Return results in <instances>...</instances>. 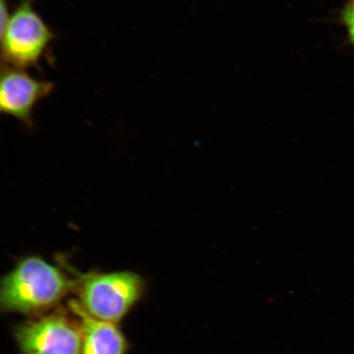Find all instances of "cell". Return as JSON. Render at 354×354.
Instances as JSON below:
<instances>
[{
    "label": "cell",
    "instance_id": "obj_2",
    "mask_svg": "<svg viewBox=\"0 0 354 354\" xmlns=\"http://www.w3.org/2000/svg\"><path fill=\"white\" fill-rule=\"evenodd\" d=\"M73 271L74 300L88 315L101 321L118 324L147 290L145 278L134 272Z\"/></svg>",
    "mask_w": 354,
    "mask_h": 354
},
{
    "label": "cell",
    "instance_id": "obj_6",
    "mask_svg": "<svg viewBox=\"0 0 354 354\" xmlns=\"http://www.w3.org/2000/svg\"><path fill=\"white\" fill-rule=\"evenodd\" d=\"M68 308L82 330L81 354H127L130 345L118 323L96 319L71 300Z\"/></svg>",
    "mask_w": 354,
    "mask_h": 354
},
{
    "label": "cell",
    "instance_id": "obj_7",
    "mask_svg": "<svg viewBox=\"0 0 354 354\" xmlns=\"http://www.w3.org/2000/svg\"><path fill=\"white\" fill-rule=\"evenodd\" d=\"M339 21L346 30L349 44L354 48V0H347L344 3Z\"/></svg>",
    "mask_w": 354,
    "mask_h": 354
},
{
    "label": "cell",
    "instance_id": "obj_8",
    "mask_svg": "<svg viewBox=\"0 0 354 354\" xmlns=\"http://www.w3.org/2000/svg\"><path fill=\"white\" fill-rule=\"evenodd\" d=\"M8 1L10 0H1V24H0V26H1V32L6 28V26L8 24V19H10V12H8Z\"/></svg>",
    "mask_w": 354,
    "mask_h": 354
},
{
    "label": "cell",
    "instance_id": "obj_5",
    "mask_svg": "<svg viewBox=\"0 0 354 354\" xmlns=\"http://www.w3.org/2000/svg\"><path fill=\"white\" fill-rule=\"evenodd\" d=\"M55 88L51 82L37 80L25 70L2 64L0 76V112L19 120L33 130V113L39 102Z\"/></svg>",
    "mask_w": 354,
    "mask_h": 354
},
{
    "label": "cell",
    "instance_id": "obj_3",
    "mask_svg": "<svg viewBox=\"0 0 354 354\" xmlns=\"http://www.w3.org/2000/svg\"><path fill=\"white\" fill-rule=\"evenodd\" d=\"M35 0H20L1 32L3 64L41 70L56 35L35 10Z\"/></svg>",
    "mask_w": 354,
    "mask_h": 354
},
{
    "label": "cell",
    "instance_id": "obj_1",
    "mask_svg": "<svg viewBox=\"0 0 354 354\" xmlns=\"http://www.w3.org/2000/svg\"><path fill=\"white\" fill-rule=\"evenodd\" d=\"M75 279L64 269L41 256L22 258L0 283L3 313L30 317L53 311L66 296L73 294Z\"/></svg>",
    "mask_w": 354,
    "mask_h": 354
},
{
    "label": "cell",
    "instance_id": "obj_4",
    "mask_svg": "<svg viewBox=\"0 0 354 354\" xmlns=\"http://www.w3.org/2000/svg\"><path fill=\"white\" fill-rule=\"evenodd\" d=\"M71 312V311H70ZM21 354H81L82 330L76 316L55 309L17 325L13 330Z\"/></svg>",
    "mask_w": 354,
    "mask_h": 354
}]
</instances>
